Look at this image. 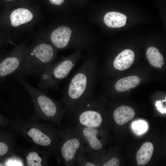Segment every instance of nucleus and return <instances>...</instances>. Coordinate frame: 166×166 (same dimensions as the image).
Returning <instances> with one entry per match:
<instances>
[{
    "mask_svg": "<svg viewBox=\"0 0 166 166\" xmlns=\"http://www.w3.org/2000/svg\"><path fill=\"white\" fill-rule=\"evenodd\" d=\"M10 128L33 145L51 151L57 162L60 163L58 146L62 128L52 124L41 123L17 117L10 124Z\"/></svg>",
    "mask_w": 166,
    "mask_h": 166,
    "instance_id": "1",
    "label": "nucleus"
},
{
    "mask_svg": "<svg viewBox=\"0 0 166 166\" xmlns=\"http://www.w3.org/2000/svg\"><path fill=\"white\" fill-rule=\"evenodd\" d=\"M97 73L96 63L91 58L88 59L70 78L61 101L66 112L70 114L79 102L93 94Z\"/></svg>",
    "mask_w": 166,
    "mask_h": 166,
    "instance_id": "2",
    "label": "nucleus"
},
{
    "mask_svg": "<svg viewBox=\"0 0 166 166\" xmlns=\"http://www.w3.org/2000/svg\"><path fill=\"white\" fill-rule=\"evenodd\" d=\"M13 76L25 88L31 97L34 113L29 120L36 121H44L60 127L62 120L66 112L61 102L52 99L44 91L33 87L23 76L17 75Z\"/></svg>",
    "mask_w": 166,
    "mask_h": 166,
    "instance_id": "3",
    "label": "nucleus"
},
{
    "mask_svg": "<svg viewBox=\"0 0 166 166\" xmlns=\"http://www.w3.org/2000/svg\"><path fill=\"white\" fill-rule=\"evenodd\" d=\"M77 61L78 58L71 57L50 64L39 77L40 89L44 91L49 89L57 90L60 83L68 76Z\"/></svg>",
    "mask_w": 166,
    "mask_h": 166,
    "instance_id": "4",
    "label": "nucleus"
},
{
    "mask_svg": "<svg viewBox=\"0 0 166 166\" xmlns=\"http://www.w3.org/2000/svg\"><path fill=\"white\" fill-rule=\"evenodd\" d=\"M84 143L75 128L62 129L58 146L60 162L65 166L76 165L77 156L85 151Z\"/></svg>",
    "mask_w": 166,
    "mask_h": 166,
    "instance_id": "5",
    "label": "nucleus"
},
{
    "mask_svg": "<svg viewBox=\"0 0 166 166\" xmlns=\"http://www.w3.org/2000/svg\"><path fill=\"white\" fill-rule=\"evenodd\" d=\"M97 103L93 94L77 104L70 114L77 125L97 128L101 126L103 119Z\"/></svg>",
    "mask_w": 166,
    "mask_h": 166,
    "instance_id": "6",
    "label": "nucleus"
},
{
    "mask_svg": "<svg viewBox=\"0 0 166 166\" xmlns=\"http://www.w3.org/2000/svg\"><path fill=\"white\" fill-rule=\"evenodd\" d=\"M16 150L23 155L25 166H48L49 158L53 155L51 151L34 145L27 148H17Z\"/></svg>",
    "mask_w": 166,
    "mask_h": 166,
    "instance_id": "7",
    "label": "nucleus"
},
{
    "mask_svg": "<svg viewBox=\"0 0 166 166\" xmlns=\"http://www.w3.org/2000/svg\"><path fill=\"white\" fill-rule=\"evenodd\" d=\"M22 57L16 55H9L0 59V81L12 75L19 68Z\"/></svg>",
    "mask_w": 166,
    "mask_h": 166,
    "instance_id": "8",
    "label": "nucleus"
},
{
    "mask_svg": "<svg viewBox=\"0 0 166 166\" xmlns=\"http://www.w3.org/2000/svg\"><path fill=\"white\" fill-rule=\"evenodd\" d=\"M72 31L68 27L60 26L51 33V40L53 45L59 49L65 48L68 45Z\"/></svg>",
    "mask_w": 166,
    "mask_h": 166,
    "instance_id": "9",
    "label": "nucleus"
},
{
    "mask_svg": "<svg viewBox=\"0 0 166 166\" xmlns=\"http://www.w3.org/2000/svg\"><path fill=\"white\" fill-rule=\"evenodd\" d=\"M135 53L130 49H126L120 53L115 58L113 66L116 69L125 70L130 67L134 61Z\"/></svg>",
    "mask_w": 166,
    "mask_h": 166,
    "instance_id": "10",
    "label": "nucleus"
},
{
    "mask_svg": "<svg viewBox=\"0 0 166 166\" xmlns=\"http://www.w3.org/2000/svg\"><path fill=\"white\" fill-rule=\"evenodd\" d=\"M33 15L28 10L19 8L14 10L11 13L10 20L12 26L17 27L30 21Z\"/></svg>",
    "mask_w": 166,
    "mask_h": 166,
    "instance_id": "11",
    "label": "nucleus"
},
{
    "mask_svg": "<svg viewBox=\"0 0 166 166\" xmlns=\"http://www.w3.org/2000/svg\"><path fill=\"white\" fill-rule=\"evenodd\" d=\"M135 114V111L132 108L122 106L115 110L113 112V117L116 123L122 125L131 120Z\"/></svg>",
    "mask_w": 166,
    "mask_h": 166,
    "instance_id": "12",
    "label": "nucleus"
},
{
    "mask_svg": "<svg viewBox=\"0 0 166 166\" xmlns=\"http://www.w3.org/2000/svg\"><path fill=\"white\" fill-rule=\"evenodd\" d=\"M127 17L124 14L117 12H109L104 16V21L108 26L113 28L124 26L126 23Z\"/></svg>",
    "mask_w": 166,
    "mask_h": 166,
    "instance_id": "13",
    "label": "nucleus"
},
{
    "mask_svg": "<svg viewBox=\"0 0 166 166\" xmlns=\"http://www.w3.org/2000/svg\"><path fill=\"white\" fill-rule=\"evenodd\" d=\"M154 146L151 142L144 143L138 150L136 159L138 165L147 164L151 159L154 151Z\"/></svg>",
    "mask_w": 166,
    "mask_h": 166,
    "instance_id": "14",
    "label": "nucleus"
},
{
    "mask_svg": "<svg viewBox=\"0 0 166 166\" xmlns=\"http://www.w3.org/2000/svg\"><path fill=\"white\" fill-rule=\"evenodd\" d=\"M140 82V79L137 76H129L118 80L115 84V88L118 91L124 92L136 87Z\"/></svg>",
    "mask_w": 166,
    "mask_h": 166,
    "instance_id": "15",
    "label": "nucleus"
},
{
    "mask_svg": "<svg viewBox=\"0 0 166 166\" xmlns=\"http://www.w3.org/2000/svg\"><path fill=\"white\" fill-rule=\"evenodd\" d=\"M146 55L149 63L154 67L161 68L164 64L163 56L155 47H149L147 50Z\"/></svg>",
    "mask_w": 166,
    "mask_h": 166,
    "instance_id": "16",
    "label": "nucleus"
},
{
    "mask_svg": "<svg viewBox=\"0 0 166 166\" xmlns=\"http://www.w3.org/2000/svg\"><path fill=\"white\" fill-rule=\"evenodd\" d=\"M17 134L15 133L6 141H0V157L7 154L11 156L15 154Z\"/></svg>",
    "mask_w": 166,
    "mask_h": 166,
    "instance_id": "17",
    "label": "nucleus"
},
{
    "mask_svg": "<svg viewBox=\"0 0 166 166\" xmlns=\"http://www.w3.org/2000/svg\"><path fill=\"white\" fill-rule=\"evenodd\" d=\"M76 165L79 166H96L94 162L86 155L85 151H83L77 156Z\"/></svg>",
    "mask_w": 166,
    "mask_h": 166,
    "instance_id": "18",
    "label": "nucleus"
},
{
    "mask_svg": "<svg viewBox=\"0 0 166 166\" xmlns=\"http://www.w3.org/2000/svg\"><path fill=\"white\" fill-rule=\"evenodd\" d=\"M147 123L143 120H137L132 124V128L133 132L137 135H141L148 129Z\"/></svg>",
    "mask_w": 166,
    "mask_h": 166,
    "instance_id": "19",
    "label": "nucleus"
},
{
    "mask_svg": "<svg viewBox=\"0 0 166 166\" xmlns=\"http://www.w3.org/2000/svg\"><path fill=\"white\" fill-rule=\"evenodd\" d=\"M120 163L119 159L116 157H114L109 160L108 162L103 165V166H119Z\"/></svg>",
    "mask_w": 166,
    "mask_h": 166,
    "instance_id": "20",
    "label": "nucleus"
},
{
    "mask_svg": "<svg viewBox=\"0 0 166 166\" xmlns=\"http://www.w3.org/2000/svg\"><path fill=\"white\" fill-rule=\"evenodd\" d=\"M164 101H166V100L158 101L156 102V106L157 107V109L162 113H166V107H164L163 105V102Z\"/></svg>",
    "mask_w": 166,
    "mask_h": 166,
    "instance_id": "21",
    "label": "nucleus"
},
{
    "mask_svg": "<svg viewBox=\"0 0 166 166\" xmlns=\"http://www.w3.org/2000/svg\"><path fill=\"white\" fill-rule=\"evenodd\" d=\"M49 1L52 4L56 5H60L64 2V0H49Z\"/></svg>",
    "mask_w": 166,
    "mask_h": 166,
    "instance_id": "22",
    "label": "nucleus"
},
{
    "mask_svg": "<svg viewBox=\"0 0 166 166\" xmlns=\"http://www.w3.org/2000/svg\"><path fill=\"white\" fill-rule=\"evenodd\" d=\"M4 166V164L0 162V166Z\"/></svg>",
    "mask_w": 166,
    "mask_h": 166,
    "instance_id": "23",
    "label": "nucleus"
},
{
    "mask_svg": "<svg viewBox=\"0 0 166 166\" xmlns=\"http://www.w3.org/2000/svg\"><path fill=\"white\" fill-rule=\"evenodd\" d=\"M5 1H7V2H9V1H12L13 0H3Z\"/></svg>",
    "mask_w": 166,
    "mask_h": 166,
    "instance_id": "24",
    "label": "nucleus"
}]
</instances>
